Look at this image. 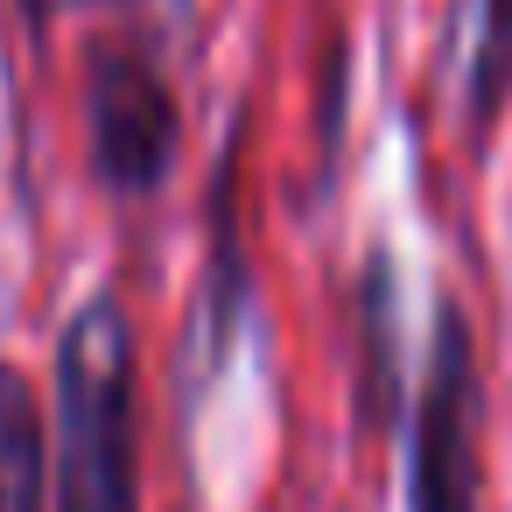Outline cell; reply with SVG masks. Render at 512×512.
<instances>
[{
  "label": "cell",
  "mask_w": 512,
  "mask_h": 512,
  "mask_svg": "<svg viewBox=\"0 0 512 512\" xmlns=\"http://www.w3.org/2000/svg\"><path fill=\"white\" fill-rule=\"evenodd\" d=\"M50 512H141V344L120 288H92L57 330Z\"/></svg>",
  "instance_id": "obj_1"
},
{
  "label": "cell",
  "mask_w": 512,
  "mask_h": 512,
  "mask_svg": "<svg viewBox=\"0 0 512 512\" xmlns=\"http://www.w3.org/2000/svg\"><path fill=\"white\" fill-rule=\"evenodd\" d=\"M484 491V372L463 302L442 288L407 407V512H477Z\"/></svg>",
  "instance_id": "obj_2"
},
{
  "label": "cell",
  "mask_w": 512,
  "mask_h": 512,
  "mask_svg": "<svg viewBox=\"0 0 512 512\" xmlns=\"http://www.w3.org/2000/svg\"><path fill=\"white\" fill-rule=\"evenodd\" d=\"M85 141L113 197H155L183 155V99L148 36H99L85 57Z\"/></svg>",
  "instance_id": "obj_3"
},
{
  "label": "cell",
  "mask_w": 512,
  "mask_h": 512,
  "mask_svg": "<svg viewBox=\"0 0 512 512\" xmlns=\"http://www.w3.org/2000/svg\"><path fill=\"white\" fill-rule=\"evenodd\" d=\"M0 512H50V414L15 358H0Z\"/></svg>",
  "instance_id": "obj_4"
},
{
  "label": "cell",
  "mask_w": 512,
  "mask_h": 512,
  "mask_svg": "<svg viewBox=\"0 0 512 512\" xmlns=\"http://www.w3.org/2000/svg\"><path fill=\"white\" fill-rule=\"evenodd\" d=\"M470 36H463V106L470 127L491 134L512 99V0H463Z\"/></svg>",
  "instance_id": "obj_5"
}]
</instances>
